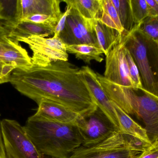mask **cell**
<instances>
[{
	"mask_svg": "<svg viewBox=\"0 0 158 158\" xmlns=\"http://www.w3.org/2000/svg\"><path fill=\"white\" fill-rule=\"evenodd\" d=\"M19 92L37 104L48 100L61 104L81 116L98 108L83 79L80 68L68 61L53 62L45 66L15 69L9 82Z\"/></svg>",
	"mask_w": 158,
	"mask_h": 158,
	"instance_id": "obj_1",
	"label": "cell"
},
{
	"mask_svg": "<svg viewBox=\"0 0 158 158\" xmlns=\"http://www.w3.org/2000/svg\"><path fill=\"white\" fill-rule=\"evenodd\" d=\"M98 79L111 102L143 124L151 144L158 142V97L143 88L121 86L97 74Z\"/></svg>",
	"mask_w": 158,
	"mask_h": 158,
	"instance_id": "obj_2",
	"label": "cell"
},
{
	"mask_svg": "<svg viewBox=\"0 0 158 158\" xmlns=\"http://www.w3.org/2000/svg\"><path fill=\"white\" fill-rule=\"evenodd\" d=\"M24 129L39 151L52 158H68L82 146L77 125L50 121L33 115Z\"/></svg>",
	"mask_w": 158,
	"mask_h": 158,
	"instance_id": "obj_3",
	"label": "cell"
},
{
	"mask_svg": "<svg viewBox=\"0 0 158 158\" xmlns=\"http://www.w3.org/2000/svg\"><path fill=\"white\" fill-rule=\"evenodd\" d=\"M121 40L137 65L143 88L158 97V43L136 26L121 35Z\"/></svg>",
	"mask_w": 158,
	"mask_h": 158,
	"instance_id": "obj_4",
	"label": "cell"
},
{
	"mask_svg": "<svg viewBox=\"0 0 158 158\" xmlns=\"http://www.w3.org/2000/svg\"><path fill=\"white\" fill-rule=\"evenodd\" d=\"M140 147L139 139L117 131L97 144L81 146L68 158H136Z\"/></svg>",
	"mask_w": 158,
	"mask_h": 158,
	"instance_id": "obj_5",
	"label": "cell"
},
{
	"mask_svg": "<svg viewBox=\"0 0 158 158\" xmlns=\"http://www.w3.org/2000/svg\"><path fill=\"white\" fill-rule=\"evenodd\" d=\"M0 127L7 158H44L19 122L4 119Z\"/></svg>",
	"mask_w": 158,
	"mask_h": 158,
	"instance_id": "obj_6",
	"label": "cell"
},
{
	"mask_svg": "<svg viewBox=\"0 0 158 158\" xmlns=\"http://www.w3.org/2000/svg\"><path fill=\"white\" fill-rule=\"evenodd\" d=\"M16 41L28 45L32 52L31 62L34 66H45L56 61H68L66 45L59 37L48 38L31 35Z\"/></svg>",
	"mask_w": 158,
	"mask_h": 158,
	"instance_id": "obj_7",
	"label": "cell"
},
{
	"mask_svg": "<svg viewBox=\"0 0 158 158\" xmlns=\"http://www.w3.org/2000/svg\"><path fill=\"white\" fill-rule=\"evenodd\" d=\"M77 126L81 137L82 146L85 147L97 144L119 131L98 108L87 115L81 116Z\"/></svg>",
	"mask_w": 158,
	"mask_h": 158,
	"instance_id": "obj_8",
	"label": "cell"
},
{
	"mask_svg": "<svg viewBox=\"0 0 158 158\" xmlns=\"http://www.w3.org/2000/svg\"><path fill=\"white\" fill-rule=\"evenodd\" d=\"M121 39L106 56L104 77L115 84L124 87H134L129 74L125 48Z\"/></svg>",
	"mask_w": 158,
	"mask_h": 158,
	"instance_id": "obj_9",
	"label": "cell"
},
{
	"mask_svg": "<svg viewBox=\"0 0 158 158\" xmlns=\"http://www.w3.org/2000/svg\"><path fill=\"white\" fill-rule=\"evenodd\" d=\"M80 72L98 107L105 113L119 131L112 102L102 88L98 79L97 73L88 66L80 68Z\"/></svg>",
	"mask_w": 158,
	"mask_h": 158,
	"instance_id": "obj_10",
	"label": "cell"
},
{
	"mask_svg": "<svg viewBox=\"0 0 158 158\" xmlns=\"http://www.w3.org/2000/svg\"><path fill=\"white\" fill-rule=\"evenodd\" d=\"M6 64L15 65L16 69L21 70L28 69L33 66L27 50L19 42L8 36L0 41V70L5 77L3 70Z\"/></svg>",
	"mask_w": 158,
	"mask_h": 158,
	"instance_id": "obj_11",
	"label": "cell"
},
{
	"mask_svg": "<svg viewBox=\"0 0 158 158\" xmlns=\"http://www.w3.org/2000/svg\"><path fill=\"white\" fill-rule=\"evenodd\" d=\"M61 0H19L16 1L15 15L12 18L19 22L34 14H43L60 18L62 15Z\"/></svg>",
	"mask_w": 158,
	"mask_h": 158,
	"instance_id": "obj_12",
	"label": "cell"
},
{
	"mask_svg": "<svg viewBox=\"0 0 158 158\" xmlns=\"http://www.w3.org/2000/svg\"><path fill=\"white\" fill-rule=\"evenodd\" d=\"M35 116L50 121L77 125L81 115L58 103L43 100L38 104Z\"/></svg>",
	"mask_w": 158,
	"mask_h": 158,
	"instance_id": "obj_13",
	"label": "cell"
},
{
	"mask_svg": "<svg viewBox=\"0 0 158 158\" xmlns=\"http://www.w3.org/2000/svg\"><path fill=\"white\" fill-rule=\"evenodd\" d=\"M3 22V25L8 30V37L15 40L31 35L46 38L54 34L53 28L44 25L24 21L17 22L9 18Z\"/></svg>",
	"mask_w": 158,
	"mask_h": 158,
	"instance_id": "obj_14",
	"label": "cell"
},
{
	"mask_svg": "<svg viewBox=\"0 0 158 158\" xmlns=\"http://www.w3.org/2000/svg\"><path fill=\"white\" fill-rule=\"evenodd\" d=\"M112 103L119 131L123 134L139 139L144 143L152 144L146 130L119 107L113 102Z\"/></svg>",
	"mask_w": 158,
	"mask_h": 158,
	"instance_id": "obj_15",
	"label": "cell"
},
{
	"mask_svg": "<svg viewBox=\"0 0 158 158\" xmlns=\"http://www.w3.org/2000/svg\"><path fill=\"white\" fill-rule=\"evenodd\" d=\"M93 27L98 46L106 56L120 41L121 34L116 30L107 27L98 19L93 20Z\"/></svg>",
	"mask_w": 158,
	"mask_h": 158,
	"instance_id": "obj_16",
	"label": "cell"
},
{
	"mask_svg": "<svg viewBox=\"0 0 158 158\" xmlns=\"http://www.w3.org/2000/svg\"><path fill=\"white\" fill-rule=\"evenodd\" d=\"M62 2L77 10L86 22L99 18L101 10L100 0H63Z\"/></svg>",
	"mask_w": 158,
	"mask_h": 158,
	"instance_id": "obj_17",
	"label": "cell"
},
{
	"mask_svg": "<svg viewBox=\"0 0 158 158\" xmlns=\"http://www.w3.org/2000/svg\"><path fill=\"white\" fill-rule=\"evenodd\" d=\"M68 53L75 55L76 58L90 64L92 61L101 63L104 60L103 53L99 47L91 45L82 44L66 45Z\"/></svg>",
	"mask_w": 158,
	"mask_h": 158,
	"instance_id": "obj_18",
	"label": "cell"
},
{
	"mask_svg": "<svg viewBox=\"0 0 158 158\" xmlns=\"http://www.w3.org/2000/svg\"><path fill=\"white\" fill-rule=\"evenodd\" d=\"M59 38L66 45L87 44L86 40L70 14L67 18L65 26Z\"/></svg>",
	"mask_w": 158,
	"mask_h": 158,
	"instance_id": "obj_19",
	"label": "cell"
},
{
	"mask_svg": "<svg viewBox=\"0 0 158 158\" xmlns=\"http://www.w3.org/2000/svg\"><path fill=\"white\" fill-rule=\"evenodd\" d=\"M115 6L124 32H129L135 27L131 9L130 0H111Z\"/></svg>",
	"mask_w": 158,
	"mask_h": 158,
	"instance_id": "obj_20",
	"label": "cell"
},
{
	"mask_svg": "<svg viewBox=\"0 0 158 158\" xmlns=\"http://www.w3.org/2000/svg\"><path fill=\"white\" fill-rule=\"evenodd\" d=\"M136 27L143 34L158 43V16H148Z\"/></svg>",
	"mask_w": 158,
	"mask_h": 158,
	"instance_id": "obj_21",
	"label": "cell"
},
{
	"mask_svg": "<svg viewBox=\"0 0 158 158\" xmlns=\"http://www.w3.org/2000/svg\"><path fill=\"white\" fill-rule=\"evenodd\" d=\"M131 9L135 26L149 16L146 0H130Z\"/></svg>",
	"mask_w": 158,
	"mask_h": 158,
	"instance_id": "obj_22",
	"label": "cell"
},
{
	"mask_svg": "<svg viewBox=\"0 0 158 158\" xmlns=\"http://www.w3.org/2000/svg\"><path fill=\"white\" fill-rule=\"evenodd\" d=\"M59 19L43 14H34L26 17L20 21L44 25L54 29Z\"/></svg>",
	"mask_w": 158,
	"mask_h": 158,
	"instance_id": "obj_23",
	"label": "cell"
},
{
	"mask_svg": "<svg viewBox=\"0 0 158 158\" xmlns=\"http://www.w3.org/2000/svg\"><path fill=\"white\" fill-rule=\"evenodd\" d=\"M125 55H126L127 64H128L129 74H130V77L134 87L143 88L140 72L137 65L135 62L131 55L126 48H125Z\"/></svg>",
	"mask_w": 158,
	"mask_h": 158,
	"instance_id": "obj_24",
	"label": "cell"
},
{
	"mask_svg": "<svg viewBox=\"0 0 158 158\" xmlns=\"http://www.w3.org/2000/svg\"><path fill=\"white\" fill-rule=\"evenodd\" d=\"M101 9L110 16L114 21L118 29L119 32L122 35L124 32V29L121 23L118 15L115 6L111 0H100Z\"/></svg>",
	"mask_w": 158,
	"mask_h": 158,
	"instance_id": "obj_25",
	"label": "cell"
},
{
	"mask_svg": "<svg viewBox=\"0 0 158 158\" xmlns=\"http://www.w3.org/2000/svg\"><path fill=\"white\" fill-rule=\"evenodd\" d=\"M71 10V7L67 5L65 11L63 13L57 24L54 29V37H59L60 34L64 28L67 18L70 14Z\"/></svg>",
	"mask_w": 158,
	"mask_h": 158,
	"instance_id": "obj_26",
	"label": "cell"
},
{
	"mask_svg": "<svg viewBox=\"0 0 158 158\" xmlns=\"http://www.w3.org/2000/svg\"><path fill=\"white\" fill-rule=\"evenodd\" d=\"M136 158H158V142L152 144L141 152Z\"/></svg>",
	"mask_w": 158,
	"mask_h": 158,
	"instance_id": "obj_27",
	"label": "cell"
},
{
	"mask_svg": "<svg viewBox=\"0 0 158 158\" xmlns=\"http://www.w3.org/2000/svg\"><path fill=\"white\" fill-rule=\"evenodd\" d=\"M148 15L151 16L158 17V4L156 0H146Z\"/></svg>",
	"mask_w": 158,
	"mask_h": 158,
	"instance_id": "obj_28",
	"label": "cell"
},
{
	"mask_svg": "<svg viewBox=\"0 0 158 158\" xmlns=\"http://www.w3.org/2000/svg\"><path fill=\"white\" fill-rule=\"evenodd\" d=\"M0 158H7L4 147L2 133H1V127H0Z\"/></svg>",
	"mask_w": 158,
	"mask_h": 158,
	"instance_id": "obj_29",
	"label": "cell"
},
{
	"mask_svg": "<svg viewBox=\"0 0 158 158\" xmlns=\"http://www.w3.org/2000/svg\"><path fill=\"white\" fill-rule=\"evenodd\" d=\"M8 31L2 23H0V41L6 37L8 36Z\"/></svg>",
	"mask_w": 158,
	"mask_h": 158,
	"instance_id": "obj_30",
	"label": "cell"
},
{
	"mask_svg": "<svg viewBox=\"0 0 158 158\" xmlns=\"http://www.w3.org/2000/svg\"><path fill=\"white\" fill-rule=\"evenodd\" d=\"M4 10L3 4L2 2V1H0V21L2 20H7L9 18L3 14V11Z\"/></svg>",
	"mask_w": 158,
	"mask_h": 158,
	"instance_id": "obj_31",
	"label": "cell"
},
{
	"mask_svg": "<svg viewBox=\"0 0 158 158\" xmlns=\"http://www.w3.org/2000/svg\"><path fill=\"white\" fill-rule=\"evenodd\" d=\"M0 80L3 81L4 83L9 82V79L5 77L3 75L2 72L1 70H0Z\"/></svg>",
	"mask_w": 158,
	"mask_h": 158,
	"instance_id": "obj_32",
	"label": "cell"
},
{
	"mask_svg": "<svg viewBox=\"0 0 158 158\" xmlns=\"http://www.w3.org/2000/svg\"><path fill=\"white\" fill-rule=\"evenodd\" d=\"M4 83L3 81L2 80H0V84H2V83Z\"/></svg>",
	"mask_w": 158,
	"mask_h": 158,
	"instance_id": "obj_33",
	"label": "cell"
},
{
	"mask_svg": "<svg viewBox=\"0 0 158 158\" xmlns=\"http://www.w3.org/2000/svg\"><path fill=\"white\" fill-rule=\"evenodd\" d=\"M156 1L157 2V3L158 4V0H156Z\"/></svg>",
	"mask_w": 158,
	"mask_h": 158,
	"instance_id": "obj_34",
	"label": "cell"
}]
</instances>
